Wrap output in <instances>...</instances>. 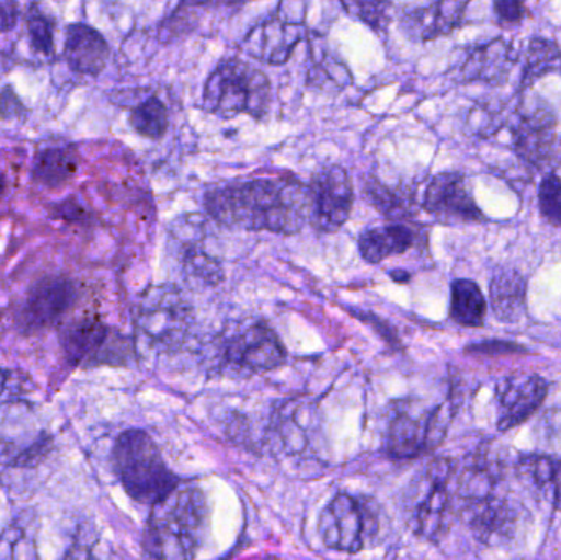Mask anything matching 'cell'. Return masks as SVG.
Masks as SVG:
<instances>
[{
	"instance_id": "6da1fadb",
	"label": "cell",
	"mask_w": 561,
	"mask_h": 560,
	"mask_svg": "<svg viewBox=\"0 0 561 560\" xmlns=\"http://www.w3.org/2000/svg\"><path fill=\"white\" fill-rule=\"evenodd\" d=\"M206 209L230 229L293 236L309 220L310 190L296 178H259L209 191Z\"/></svg>"
},
{
	"instance_id": "7a4b0ae2",
	"label": "cell",
	"mask_w": 561,
	"mask_h": 560,
	"mask_svg": "<svg viewBox=\"0 0 561 560\" xmlns=\"http://www.w3.org/2000/svg\"><path fill=\"white\" fill-rule=\"evenodd\" d=\"M210 510L197 487H178L151 506L144 551L151 560H194L209 533Z\"/></svg>"
},
{
	"instance_id": "3957f363",
	"label": "cell",
	"mask_w": 561,
	"mask_h": 560,
	"mask_svg": "<svg viewBox=\"0 0 561 560\" xmlns=\"http://www.w3.org/2000/svg\"><path fill=\"white\" fill-rule=\"evenodd\" d=\"M112 464L125 493L138 505H157L180 487L147 431H124L112 447Z\"/></svg>"
},
{
	"instance_id": "277c9868",
	"label": "cell",
	"mask_w": 561,
	"mask_h": 560,
	"mask_svg": "<svg viewBox=\"0 0 561 560\" xmlns=\"http://www.w3.org/2000/svg\"><path fill=\"white\" fill-rule=\"evenodd\" d=\"M272 101V84L262 69L242 61L220 62L204 85L203 107L222 118L249 114L262 118Z\"/></svg>"
},
{
	"instance_id": "5b68a950",
	"label": "cell",
	"mask_w": 561,
	"mask_h": 560,
	"mask_svg": "<svg viewBox=\"0 0 561 560\" xmlns=\"http://www.w3.org/2000/svg\"><path fill=\"white\" fill-rule=\"evenodd\" d=\"M58 341L66 364L72 368L125 367L134 358L130 339L118 334L98 318L68 322L59 329Z\"/></svg>"
},
{
	"instance_id": "8992f818",
	"label": "cell",
	"mask_w": 561,
	"mask_h": 560,
	"mask_svg": "<svg viewBox=\"0 0 561 560\" xmlns=\"http://www.w3.org/2000/svg\"><path fill=\"white\" fill-rule=\"evenodd\" d=\"M53 434L39 427L35 408L26 400L0 404V464L25 470L42 466L53 450Z\"/></svg>"
},
{
	"instance_id": "52a82bcc",
	"label": "cell",
	"mask_w": 561,
	"mask_h": 560,
	"mask_svg": "<svg viewBox=\"0 0 561 560\" xmlns=\"http://www.w3.org/2000/svg\"><path fill=\"white\" fill-rule=\"evenodd\" d=\"M454 476V464L448 459H437L427 467L424 476L419 479L411 496V528L415 535L437 541L450 528L454 496L450 492V480Z\"/></svg>"
},
{
	"instance_id": "ba28073f",
	"label": "cell",
	"mask_w": 561,
	"mask_h": 560,
	"mask_svg": "<svg viewBox=\"0 0 561 560\" xmlns=\"http://www.w3.org/2000/svg\"><path fill=\"white\" fill-rule=\"evenodd\" d=\"M376 533L378 519L371 506L348 493L333 496L320 513V539L333 551L356 555L373 541Z\"/></svg>"
},
{
	"instance_id": "9c48e42d",
	"label": "cell",
	"mask_w": 561,
	"mask_h": 560,
	"mask_svg": "<svg viewBox=\"0 0 561 560\" xmlns=\"http://www.w3.org/2000/svg\"><path fill=\"white\" fill-rule=\"evenodd\" d=\"M193 321V306L176 286L151 289L141 305V331L163 348L180 347L186 341Z\"/></svg>"
},
{
	"instance_id": "30bf717a",
	"label": "cell",
	"mask_w": 561,
	"mask_h": 560,
	"mask_svg": "<svg viewBox=\"0 0 561 560\" xmlns=\"http://www.w3.org/2000/svg\"><path fill=\"white\" fill-rule=\"evenodd\" d=\"M310 216L313 229L333 233L342 229L352 213L355 191L348 171L330 164L313 174L309 184Z\"/></svg>"
},
{
	"instance_id": "8fae6325",
	"label": "cell",
	"mask_w": 561,
	"mask_h": 560,
	"mask_svg": "<svg viewBox=\"0 0 561 560\" xmlns=\"http://www.w3.org/2000/svg\"><path fill=\"white\" fill-rule=\"evenodd\" d=\"M283 342L270 325L255 322L227 339L224 362L242 375H260L275 370L286 362Z\"/></svg>"
},
{
	"instance_id": "7c38bea8",
	"label": "cell",
	"mask_w": 561,
	"mask_h": 560,
	"mask_svg": "<svg viewBox=\"0 0 561 560\" xmlns=\"http://www.w3.org/2000/svg\"><path fill=\"white\" fill-rule=\"evenodd\" d=\"M76 299L78 288L72 279L59 275L45 276L30 288L16 324L26 335L46 331L61 321L62 316L75 306Z\"/></svg>"
},
{
	"instance_id": "4fadbf2b",
	"label": "cell",
	"mask_w": 561,
	"mask_h": 560,
	"mask_svg": "<svg viewBox=\"0 0 561 560\" xmlns=\"http://www.w3.org/2000/svg\"><path fill=\"white\" fill-rule=\"evenodd\" d=\"M424 209L442 224L483 222L467 178L457 171L437 174L427 186Z\"/></svg>"
},
{
	"instance_id": "5bb4252c",
	"label": "cell",
	"mask_w": 561,
	"mask_h": 560,
	"mask_svg": "<svg viewBox=\"0 0 561 560\" xmlns=\"http://www.w3.org/2000/svg\"><path fill=\"white\" fill-rule=\"evenodd\" d=\"M556 130V115L547 105L526 108L514 127V150L533 167H553L557 157Z\"/></svg>"
},
{
	"instance_id": "9a60e30c",
	"label": "cell",
	"mask_w": 561,
	"mask_h": 560,
	"mask_svg": "<svg viewBox=\"0 0 561 560\" xmlns=\"http://www.w3.org/2000/svg\"><path fill=\"white\" fill-rule=\"evenodd\" d=\"M500 401L501 431H510L529 420L549 393V385L537 375H513L504 378L496 387Z\"/></svg>"
},
{
	"instance_id": "2e32d148",
	"label": "cell",
	"mask_w": 561,
	"mask_h": 560,
	"mask_svg": "<svg viewBox=\"0 0 561 560\" xmlns=\"http://www.w3.org/2000/svg\"><path fill=\"white\" fill-rule=\"evenodd\" d=\"M306 35L302 23L284 19L280 15L270 16L256 25L245 39L249 55L272 65H283L289 59L300 39Z\"/></svg>"
},
{
	"instance_id": "e0dca14e",
	"label": "cell",
	"mask_w": 561,
	"mask_h": 560,
	"mask_svg": "<svg viewBox=\"0 0 561 560\" xmlns=\"http://www.w3.org/2000/svg\"><path fill=\"white\" fill-rule=\"evenodd\" d=\"M467 2H434L405 7L401 28L414 42H431L458 28Z\"/></svg>"
},
{
	"instance_id": "ac0fdd59",
	"label": "cell",
	"mask_w": 561,
	"mask_h": 560,
	"mask_svg": "<svg viewBox=\"0 0 561 560\" xmlns=\"http://www.w3.org/2000/svg\"><path fill=\"white\" fill-rule=\"evenodd\" d=\"M431 414H415L409 404H399L386 434V447L392 459L409 460L428 449Z\"/></svg>"
},
{
	"instance_id": "d6986e66",
	"label": "cell",
	"mask_w": 561,
	"mask_h": 560,
	"mask_svg": "<svg viewBox=\"0 0 561 560\" xmlns=\"http://www.w3.org/2000/svg\"><path fill=\"white\" fill-rule=\"evenodd\" d=\"M111 58V46L99 30L88 23H71L66 28L65 59L79 75L99 76Z\"/></svg>"
},
{
	"instance_id": "ffe728a7",
	"label": "cell",
	"mask_w": 561,
	"mask_h": 560,
	"mask_svg": "<svg viewBox=\"0 0 561 560\" xmlns=\"http://www.w3.org/2000/svg\"><path fill=\"white\" fill-rule=\"evenodd\" d=\"M463 515L474 536L486 545L510 536L516 523L510 503L494 495L465 502Z\"/></svg>"
},
{
	"instance_id": "44dd1931",
	"label": "cell",
	"mask_w": 561,
	"mask_h": 560,
	"mask_svg": "<svg viewBox=\"0 0 561 560\" xmlns=\"http://www.w3.org/2000/svg\"><path fill=\"white\" fill-rule=\"evenodd\" d=\"M513 62V46L506 39L496 38L470 52L461 68V78L501 84L510 76Z\"/></svg>"
},
{
	"instance_id": "7402d4cb",
	"label": "cell",
	"mask_w": 561,
	"mask_h": 560,
	"mask_svg": "<svg viewBox=\"0 0 561 560\" xmlns=\"http://www.w3.org/2000/svg\"><path fill=\"white\" fill-rule=\"evenodd\" d=\"M79 153L75 145L43 148L36 153L32 178L39 186L61 190L78 173Z\"/></svg>"
},
{
	"instance_id": "603a6c76",
	"label": "cell",
	"mask_w": 561,
	"mask_h": 560,
	"mask_svg": "<svg viewBox=\"0 0 561 560\" xmlns=\"http://www.w3.org/2000/svg\"><path fill=\"white\" fill-rule=\"evenodd\" d=\"M414 243V233L402 224L375 227L359 236V255L373 265L385 262L392 255H401L408 252Z\"/></svg>"
},
{
	"instance_id": "cb8c5ba5",
	"label": "cell",
	"mask_w": 561,
	"mask_h": 560,
	"mask_svg": "<svg viewBox=\"0 0 561 560\" xmlns=\"http://www.w3.org/2000/svg\"><path fill=\"white\" fill-rule=\"evenodd\" d=\"M491 306L500 321L516 322L526 315L527 283L514 270H503L491 282Z\"/></svg>"
},
{
	"instance_id": "d4e9b609",
	"label": "cell",
	"mask_w": 561,
	"mask_h": 560,
	"mask_svg": "<svg viewBox=\"0 0 561 560\" xmlns=\"http://www.w3.org/2000/svg\"><path fill=\"white\" fill-rule=\"evenodd\" d=\"M450 316L465 328H480L486 316V299L471 279H457L451 285Z\"/></svg>"
},
{
	"instance_id": "484cf974",
	"label": "cell",
	"mask_w": 561,
	"mask_h": 560,
	"mask_svg": "<svg viewBox=\"0 0 561 560\" xmlns=\"http://www.w3.org/2000/svg\"><path fill=\"white\" fill-rule=\"evenodd\" d=\"M519 472L553 506L561 508V462L547 456H529L520 460Z\"/></svg>"
},
{
	"instance_id": "4316f807",
	"label": "cell",
	"mask_w": 561,
	"mask_h": 560,
	"mask_svg": "<svg viewBox=\"0 0 561 560\" xmlns=\"http://www.w3.org/2000/svg\"><path fill=\"white\" fill-rule=\"evenodd\" d=\"M561 71V52L556 42L547 38H533L527 46L524 61L523 85L529 88L540 76Z\"/></svg>"
},
{
	"instance_id": "83f0119b",
	"label": "cell",
	"mask_w": 561,
	"mask_h": 560,
	"mask_svg": "<svg viewBox=\"0 0 561 560\" xmlns=\"http://www.w3.org/2000/svg\"><path fill=\"white\" fill-rule=\"evenodd\" d=\"M130 125L144 137L160 140L167 134L168 125H170L167 105L154 95L145 99L130 112Z\"/></svg>"
},
{
	"instance_id": "f1b7e54d",
	"label": "cell",
	"mask_w": 561,
	"mask_h": 560,
	"mask_svg": "<svg viewBox=\"0 0 561 560\" xmlns=\"http://www.w3.org/2000/svg\"><path fill=\"white\" fill-rule=\"evenodd\" d=\"M0 560H39L35 533L20 519L0 533Z\"/></svg>"
},
{
	"instance_id": "f546056e",
	"label": "cell",
	"mask_w": 561,
	"mask_h": 560,
	"mask_svg": "<svg viewBox=\"0 0 561 560\" xmlns=\"http://www.w3.org/2000/svg\"><path fill=\"white\" fill-rule=\"evenodd\" d=\"M26 30H28L30 46H32L33 52L39 53V55L53 56V53H55V33H53L51 20L43 15L35 5L26 13Z\"/></svg>"
},
{
	"instance_id": "4dcf8cb0",
	"label": "cell",
	"mask_w": 561,
	"mask_h": 560,
	"mask_svg": "<svg viewBox=\"0 0 561 560\" xmlns=\"http://www.w3.org/2000/svg\"><path fill=\"white\" fill-rule=\"evenodd\" d=\"M184 270L191 279L201 285L214 286L222 282L224 278L222 266L206 252L191 253V255L187 253L186 260H184Z\"/></svg>"
},
{
	"instance_id": "1f68e13d",
	"label": "cell",
	"mask_w": 561,
	"mask_h": 560,
	"mask_svg": "<svg viewBox=\"0 0 561 560\" xmlns=\"http://www.w3.org/2000/svg\"><path fill=\"white\" fill-rule=\"evenodd\" d=\"M539 209L550 226L561 227V180L557 174H547L540 183Z\"/></svg>"
},
{
	"instance_id": "d6a6232c",
	"label": "cell",
	"mask_w": 561,
	"mask_h": 560,
	"mask_svg": "<svg viewBox=\"0 0 561 560\" xmlns=\"http://www.w3.org/2000/svg\"><path fill=\"white\" fill-rule=\"evenodd\" d=\"M343 9L350 15L368 23L371 28H388L391 22L392 3L385 2H345Z\"/></svg>"
},
{
	"instance_id": "836d02e7",
	"label": "cell",
	"mask_w": 561,
	"mask_h": 560,
	"mask_svg": "<svg viewBox=\"0 0 561 560\" xmlns=\"http://www.w3.org/2000/svg\"><path fill=\"white\" fill-rule=\"evenodd\" d=\"M33 390H35V385L26 377V374L0 368V404L26 400Z\"/></svg>"
},
{
	"instance_id": "e575fe53",
	"label": "cell",
	"mask_w": 561,
	"mask_h": 560,
	"mask_svg": "<svg viewBox=\"0 0 561 560\" xmlns=\"http://www.w3.org/2000/svg\"><path fill=\"white\" fill-rule=\"evenodd\" d=\"M95 542H98V536H95L94 528L89 523H84L76 529L75 538L66 549L62 560H98Z\"/></svg>"
},
{
	"instance_id": "d590c367",
	"label": "cell",
	"mask_w": 561,
	"mask_h": 560,
	"mask_svg": "<svg viewBox=\"0 0 561 560\" xmlns=\"http://www.w3.org/2000/svg\"><path fill=\"white\" fill-rule=\"evenodd\" d=\"M26 108L12 85L0 89V121H25Z\"/></svg>"
},
{
	"instance_id": "8d00e7d4",
	"label": "cell",
	"mask_w": 561,
	"mask_h": 560,
	"mask_svg": "<svg viewBox=\"0 0 561 560\" xmlns=\"http://www.w3.org/2000/svg\"><path fill=\"white\" fill-rule=\"evenodd\" d=\"M49 214L55 219L66 220V222H81V220H85V217H88L84 207L75 197H69V199L61 201V203L51 204L49 206Z\"/></svg>"
},
{
	"instance_id": "74e56055",
	"label": "cell",
	"mask_w": 561,
	"mask_h": 560,
	"mask_svg": "<svg viewBox=\"0 0 561 560\" xmlns=\"http://www.w3.org/2000/svg\"><path fill=\"white\" fill-rule=\"evenodd\" d=\"M494 12H496L497 19L504 23H517L526 16L527 9L524 3L514 2V0H500L494 3Z\"/></svg>"
},
{
	"instance_id": "f35d334b",
	"label": "cell",
	"mask_w": 561,
	"mask_h": 560,
	"mask_svg": "<svg viewBox=\"0 0 561 560\" xmlns=\"http://www.w3.org/2000/svg\"><path fill=\"white\" fill-rule=\"evenodd\" d=\"M19 5L13 2H0V32H9L19 20Z\"/></svg>"
},
{
	"instance_id": "ab89813d",
	"label": "cell",
	"mask_w": 561,
	"mask_h": 560,
	"mask_svg": "<svg viewBox=\"0 0 561 560\" xmlns=\"http://www.w3.org/2000/svg\"><path fill=\"white\" fill-rule=\"evenodd\" d=\"M471 351H474V352H493V354H500V352H513L514 348H519V347H514V345H510V344H503V342H497V344H481V345H477V347H470Z\"/></svg>"
},
{
	"instance_id": "60d3db41",
	"label": "cell",
	"mask_w": 561,
	"mask_h": 560,
	"mask_svg": "<svg viewBox=\"0 0 561 560\" xmlns=\"http://www.w3.org/2000/svg\"><path fill=\"white\" fill-rule=\"evenodd\" d=\"M391 275H392V279H394V282L404 283V282H408V279H409L408 273H404V272H392Z\"/></svg>"
},
{
	"instance_id": "b9f144b4",
	"label": "cell",
	"mask_w": 561,
	"mask_h": 560,
	"mask_svg": "<svg viewBox=\"0 0 561 560\" xmlns=\"http://www.w3.org/2000/svg\"><path fill=\"white\" fill-rule=\"evenodd\" d=\"M7 190V180L5 176H3V173H0V197H2V194L5 193Z\"/></svg>"
},
{
	"instance_id": "7bdbcfd3",
	"label": "cell",
	"mask_w": 561,
	"mask_h": 560,
	"mask_svg": "<svg viewBox=\"0 0 561 560\" xmlns=\"http://www.w3.org/2000/svg\"><path fill=\"white\" fill-rule=\"evenodd\" d=\"M266 560H283V559H278V558H270V559H266Z\"/></svg>"
}]
</instances>
